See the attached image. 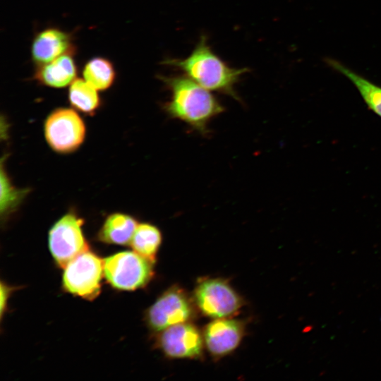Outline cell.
Instances as JSON below:
<instances>
[{
	"mask_svg": "<svg viewBox=\"0 0 381 381\" xmlns=\"http://www.w3.org/2000/svg\"><path fill=\"white\" fill-rule=\"evenodd\" d=\"M325 61L333 70L347 78L356 87L368 109L381 117V86L334 59L327 58Z\"/></svg>",
	"mask_w": 381,
	"mask_h": 381,
	"instance_id": "cell-14",
	"label": "cell"
},
{
	"mask_svg": "<svg viewBox=\"0 0 381 381\" xmlns=\"http://www.w3.org/2000/svg\"><path fill=\"white\" fill-rule=\"evenodd\" d=\"M163 64L181 71L203 87L229 95L238 101L240 98L235 85L241 75L249 71L247 68H236L227 65L212 51L205 35L200 36L188 56L166 59Z\"/></svg>",
	"mask_w": 381,
	"mask_h": 381,
	"instance_id": "cell-2",
	"label": "cell"
},
{
	"mask_svg": "<svg viewBox=\"0 0 381 381\" xmlns=\"http://www.w3.org/2000/svg\"><path fill=\"white\" fill-rule=\"evenodd\" d=\"M83 75L97 90H105L114 83L116 71L113 64L107 59L95 57L84 66Z\"/></svg>",
	"mask_w": 381,
	"mask_h": 381,
	"instance_id": "cell-17",
	"label": "cell"
},
{
	"mask_svg": "<svg viewBox=\"0 0 381 381\" xmlns=\"http://www.w3.org/2000/svg\"><path fill=\"white\" fill-rule=\"evenodd\" d=\"M103 274L104 260L87 250L64 268L63 288L74 296L93 300L100 293Z\"/></svg>",
	"mask_w": 381,
	"mask_h": 381,
	"instance_id": "cell-4",
	"label": "cell"
},
{
	"mask_svg": "<svg viewBox=\"0 0 381 381\" xmlns=\"http://www.w3.org/2000/svg\"><path fill=\"white\" fill-rule=\"evenodd\" d=\"M13 288L3 282L1 283V317L2 318L6 309L8 297L11 296Z\"/></svg>",
	"mask_w": 381,
	"mask_h": 381,
	"instance_id": "cell-19",
	"label": "cell"
},
{
	"mask_svg": "<svg viewBox=\"0 0 381 381\" xmlns=\"http://www.w3.org/2000/svg\"><path fill=\"white\" fill-rule=\"evenodd\" d=\"M97 91L85 80L75 78L69 85L68 101L74 109L93 114L100 105Z\"/></svg>",
	"mask_w": 381,
	"mask_h": 381,
	"instance_id": "cell-16",
	"label": "cell"
},
{
	"mask_svg": "<svg viewBox=\"0 0 381 381\" xmlns=\"http://www.w3.org/2000/svg\"><path fill=\"white\" fill-rule=\"evenodd\" d=\"M44 130L46 141L59 153L77 150L85 137L84 121L73 109L54 110L46 119Z\"/></svg>",
	"mask_w": 381,
	"mask_h": 381,
	"instance_id": "cell-8",
	"label": "cell"
},
{
	"mask_svg": "<svg viewBox=\"0 0 381 381\" xmlns=\"http://www.w3.org/2000/svg\"><path fill=\"white\" fill-rule=\"evenodd\" d=\"M76 75L77 67L73 54H67L38 66L34 78L43 85L63 88L70 85Z\"/></svg>",
	"mask_w": 381,
	"mask_h": 381,
	"instance_id": "cell-12",
	"label": "cell"
},
{
	"mask_svg": "<svg viewBox=\"0 0 381 381\" xmlns=\"http://www.w3.org/2000/svg\"><path fill=\"white\" fill-rule=\"evenodd\" d=\"M194 314L190 298L181 288L173 286L147 308L145 320L151 330L159 332L170 326L188 322Z\"/></svg>",
	"mask_w": 381,
	"mask_h": 381,
	"instance_id": "cell-7",
	"label": "cell"
},
{
	"mask_svg": "<svg viewBox=\"0 0 381 381\" xmlns=\"http://www.w3.org/2000/svg\"><path fill=\"white\" fill-rule=\"evenodd\" d=\"M203 335L194 325L186 322L160 332L157 339L159 349L171 358H196L201 356Z\"/></svg>",
	"mask_w": 381,
	"mask_h": 381,
	"instance_id": "cell-9",
	"label": "cell"
},
{
	"mask_svg": "<svg viewBox=\"0 0 381 381\" xmlns=\"http://www.w3.org/2000/svg\"><path fill=\"white\" fill-rule=\"evenodd\" d=\"M75 47L72 36L56 28H49L39 32L31 46V56L37 65L49 63L67 54H73Z\"/></svg>",
	"mask_w": 381,
	"mask_h": 381,
	"instance_id": "cell-11",
	"label": "cell"
},
{
	"mask_svg": "<svg viewBox=\"0 0 381 381\" xmlns=\"http://www.w3.org/2000/svg\"><path fill=\"white\" fill-rule=\"evenodd\" d=\"M244 333L242 322L228 318H217L208 323L203 332L204 343L214 356H224L240 344Z\"/></svg>",
	"mask_w": 381,
	"mask_h": 381,
	"instance_id": "cell-10",
	"label": "cell"
},
{
	"mask_svg": "<svg viewBox=\"0 0 381 381\" xmlns=\"http://www.w3.org/2000/svg\"><path fill=\"white\" fill-rule=\"evenodd\" d=\"M83 219L73 212L59 219L48 234V246L56 264L64 269L73 259L89 250L82 226Z\"/></svg>",
	"mask_w": 381,
	"mask_h": 381,
	"instance_id": "cell-5",
	"label": "cell"
},
{
	"mask_svg": "<svg viewBox=\"0 0 381 381\" xmlns=\"http://www.w3.org/2000/svg\"><path fill=\"white\" fill-rule=\"evenodd\" d=\"M138 225L137 220L129 214L112 213L105 219L97 237L99 241L107 244L130 245Z\"/></svg>",
	"mask_w": 381,
	"mask_h": 381,
	"instance_id": "cell-13",
	"label": "cell"
},
{
	"mask_svg": "<svg viewBox=\"0 0 381 381\" xmlns=\"http://www.w3.org/2000/svg\"><path fill=\"white\" fill-rule=\"evenodd\" d=\"M1 214L4 218L17 208L26 195L27 190L16 188L11 183L7 174L4 171L3 167L1 173Z\"/></svg>",
	"mask_w": 381,
	"mask_h": 381,
	"instance_id": "cell-18",
	"label": "cell"
},
{
	"mask_svg": "<svg viewBox=\"0 0 381 381\" xmlns=\"http://www.w3.org/2000/svg\"><path fill=\"white\" fill-rule=\"evenodd\" d=\"M158 76L171 92L169 100L163 105L167 114L202 135H207L210 121L224 111L212 91L184 74Z\"/></svg>",
	"mask_w": 381,
	"mask_h": 381,
	"instance_id": "cell-1",
	"label": "cell"
},
{
	"mask_svg": "<svg viewBox=\"0 0 381 381\" xmlns=\"http://www.w3.org/2000/svg\"><path fill=\"white\" fill-rule=\"evenodd\" d=\"M194 302L205 315L217 319L229 318L242 307L243 300L224 279H206L194 290Z\"/></svg>",
	"mask_w": 381,
	"mask_h": 381,
	"instance_id": "cell-6",
	"label": "cell"
},
{
	"mask_svg": "<svg viewBox=\"0 0 381 381\" xmlns=\"http://www.w3.org/2000/svg\"><path fill=\"white\" fill-rule=\"evenodd\" d=\"M162 240L160 230L155 225L138 224L131 241L133 251L154 262Z\"/></svg>",
	"mask_w": 381,
	"mask_h": 381,
	"instance_id": "cell-15",
	"label": "cell"
},
{
	"mask_svg": "<svg viewBox=\"0 0 381 381\" xmlns=\"http://www.w3.org/2000/svg\"><path fill=\"white\" fill-rule=\"evenodd\" d=\"M104 260V276L115 289L135 291L145 286L154 274L152 262L135 251H123Z\"/></svg>",
	"mask_w": 381,
	"mask_h": 381,
	"instance_id": "cell-3",
	"label": "cell"
}]
</instances>
